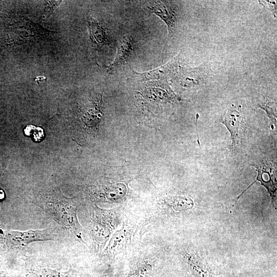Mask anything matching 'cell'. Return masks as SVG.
Segmentation results:
<instances>
[{"label": "cell", "mask_w": 277, "mask_h": 277, "mask_svg": "<svg viewBox=\"0 0 277 277\" xmlns=\"http://www.w3.org/2000/svg\"><path fill=\"white\" fill-rule=\"evenodd\" d=\"M47 208L60 225L77 235L80 227L76 217V207L64 200L48 203Z\"/></svg>", "instance_id": "obj_1"}, {"label": "cell", "mask_w": 277, "mask_h": 277, "mask_svg": "<svg viewBox=\"0 0 277 277\" xmlns=\"http://www.w3.org/2000/svg\"><path fill=\"white\" fill-rule=\"evenodd\" d=\"M8 241L14 246H25L32 242L51 240L54 235L49 230H29L27 231L7 230L4 233Z\"/></svg>", "instance_id": "obj_2"}, {"label": "cell", "mask_w": 277, "mask_h": 277, "mask_svg": "<svg viewBox=\"0 0 277 277\" xmlns=\"http://www.w3.org/2000/svg\"><path fill=\"white\" fill-rule=\"evenodd\" d=\"M170 1H152L146 6L150 12L158 16L166 24L168 35L170 36L174 32L177 21L175 8Z\"/></svg>", "instance_id": "obj_3"}, {"label": "cell", "mask_w": 277, "mask_h": 277, "mask_svg": "<svg viewBox=\"0 0 277 277\" xmlns=\"http://www.w3.org/2000/svg\"><path fill=\"white\" fill-rule=\"evenodd\" d=\"M133 41L129 35L125 36L120 42L113 61L106 68L111 73L122 66L130 57L133 51Z\"/></svg>", "instance_id": "obj_4"}, {"label": "cell", "mask_w": 277, "mask_h": 277, "mask_svg": "<svg viewBox=\"0 0 277 277\" xmlns=\"http://www.w3.org/2000/svg\"><path fill=\"white\" fill-rule=\"evenodd\" d=\"M242 121L240 109L233 108L226 113L223 123L229 130L233 142L238 136L239 128Z\"/></svg>", "instance_id": "obj_5"}, {"label": "cell", "mask_w": 277, "mask_h": 277, "mask_svg": "<svg viewBox=\"0 0 277 277\" xmlns=\"http://www.w3.org/2000/svg\"><path fill=\"white\" fill-rule=\"evenodd\" d=\"M87 24L92 43L97 47L105 45L108 39L104 28L93 19H88Z\"/></svg>", "instance_id": "obj_6"}, {"label": "cell", "mask_w": 277, "mask_h": 277, "mask_svg": "<svg viewBox=\"0 0 277 277\" xmlns=\"http://www.w3.org/2000/svg\"><path fill=\"white\" fill-rule=\"evenodd\" d=\"M143 96L146 98L154 100H167L168 95L166 92L157 88H148L143 91Z\"/></svg>", "instance_id": "obj_7"}, {"label": "cell", "mask_w": 277, "mask_h": 277, "mask_svg": "<svg viewBox=\"0 0 277 277\" xmlns=\"http://www.w3.org/2000/svg\"><path fill=\"white\" fill-rule=\"evenodd\" d=\"M62 2V1H44V8L40 18L39 22L41 23L43 21L48 19Z\"/></svg>", "instance_id": "obj_8"}, {"label": "cell", "mask_w": 277, "mask_h": 277, "mask_svg": "<svg viewBox=\"0 0 277 277\" xmlns=\"http://www.w3.org/2000/svg\"><path fill=\"white\" fill-rule=\"evenodd\" d=\"M36 275L37 277H68L65 273L48 269L40 270L37 272Z\"/></svg>", "instance_id": "obj_9"}, {"label": "cell", "mask_w": 277, "mask_h": 277, "mask_svg": "<svg viewBox=\"0 0 277 277\" xmlns=\"http://www.w3.org/2000/svg\"><path fill=\"white\" fill-rule=\"evenodd\" d=\"M34 133V138L36 141H40L44 136V130L40 127H35Z\"/></svg>", "instance_id": "obj_10"}, {"label": "cell", "mask_w": 277, "mask_h": 277, "mask_svg": "<svg viewBox=\"0 0 277 277\" xmlns=\"http://www.w3.org/2000/svg\"><path fill=\"white\" fill-rule=\"evenodd\" d=\"M6 194L4 190L0 188V201H2L5 199Z\"/></svg>", "instance_id": "obj_11"}, {"label": "cell", "mask_w": 277, "mask_h": 277, "mask_svg": "<svg viewBox=\"0 0 277 277\" xmlns=\"http://www.w3.org/2000/svg\"><path fill=\"white\" fill-rule=\"evenodd\" d=\"M34 79L38 84H39L41 82H43L44 81L47 80V78L44 76L36 77Z\"/></svg>", "instance_id": "obj_12"}, {"label": "cell", "mask_w": 277, "mask_h": 277, "mask_svg": "<svg viewBox=\"0 0 277 277\" xmlns=\"http://www.w3.org/2000/svg\"><path fill=\"white\" fill-rule=\"evenodd\" d=\"M1 173L0 172V176H1Z\"/></svg>", "instance_id": "obj_13"}]
</instances>
